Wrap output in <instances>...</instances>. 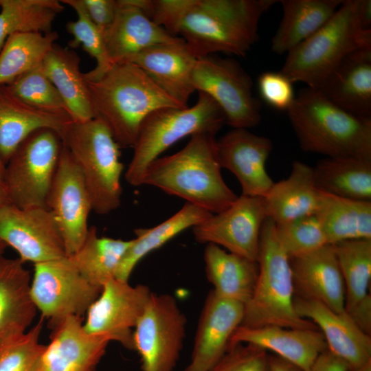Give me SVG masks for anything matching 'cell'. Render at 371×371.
<instances>
[{
    "mask_svg": "<svg viewBox=\"0 0 371 371\" xmlns=\"http://www.w3.org/2000/svg\"><path fill=\"white\" fill-rule=\"evenodd\" d=\"M276 0H148L146 14L196 57L245 56L258 39L261 16Z\"/></svg>",
    "mask_w": 371,
    "mask_h": 371,
    "instance_id": "obj_1",
    "label": "cell"
},
{
    "mask_svg": "<svg viewBox=\"0 0 371 371\" xmlns=\"http://www.w3.org/2000/svg\"><path fill=\"white\" fill-rule=\"evenodd\" d=\"M86 81L94 117L104 124L120 148L133 146L143 121L153 111L187 107L131 63H116L98 79Z\"/></svg>",
    "mask_w": 371,
    "mask_h": 371,
    "instance_id": "obj_2",
    "label": "cell"
},
{
    "mask_svg": "<svg viewBox=\"0 0 371 371\" xmlns=\"http://www.w3.org/2000/svg\"><path fill=\"white\" fill-rule=\"evenodd\" d=\"M142 185L156 187L212 214L229 207L238 196L221 175L216 135L201 133L171 155L158 157L146 168Z\"/></svg>",
    "mask_w": 371,
    "mask_h": 371,
    "instance_id": "obj_3",
    "label": "cell"
},
{
    "mask_svg": "<svg viewBox=\"0 0 371 371\" xmlns=\"http://www.w3.org/2000/svg\"><path fill=\"white\" fill-rule=\"evenodd\" d=\"M286 112L304 151L326 157H371V117L342 109L321 90L300 89Z\"/></svg>",
    "mask_w": 371,
    "mask_h": 371,
    "instance_id": "obj_4",
    "label": "cell"
},
{
    "mask_svg": "<svg viewBox=\"0 0 371 371\" xmlns=\"http://www.w3.org/2000/svg\"><path fill=\"white\" fill-rule=\"evenodd\" d=\"M371 47V30L363 27L358 0H343L330 19L286 53L280 71L293 83L320 89L352 52Z\"/></svg>",
    "mask_w": 371,
    "mask_h": 371,
    "instance_id": "obj_5",
    "label": "cell"
},
{
    "mask_svg": "<svg viewBox=\"0 0 371 371\" xmlns=\"http://www.w3.org/2000/svg\"><path fill=\"white\" fill-rule=\"evenodd\" d=\"M257 262L258 276L252 296L245 305L241 325L318 329L296 312L290 258L278 240L275 223L269 217L261 229Z\"/></svg>",
    "mask_w": 371,
    "mask_h": 371,
    "instance_id": "obj_6",
    "label": "cell"
},
{
    "mask_svg": "<svg viewBox=\"0 0 371 371\" xmlns=\"http://www.w3.org/2000/svg\"><path fill=\"white\" fill-rule=\"evenodd\" d=\"M61 139L82 174L92 210L106 214L117 209L122 201L124 166L120 147L108 128L95 117L74 122Z\"/></svg>",
    "mask_w": 371,
    "mask_h": 371,
    "instance_id": "obj_7",
    "label": "cell"
},
{
    "mask_svg": "<svg viewBox=\"0 0 371 371\" xmlns=\"http://www.w3.org/2000/svg\"><path fill=\"white\" fill-rule=\"evenodd\" d=\"M198 93V100L192 106L161 108L144 119L124 174L131 186H142L148 166L177 142L196 133L216 135L226 123L223 112L214 100L203 92Z\"/></svg>",
    "mask_w": 371,
    "mask_h": 371,
    "instance_id": "obj_8",
    "label": "cell"
},
{
    "mask_svg": "<svg viewBox=\"0 0 371 371\" xmlns=\"http://www.w3.org/2000/svg\"><path fill=\"white\" fill-rule=\"evenodd\" d=\"M63 147L61 137L50 128L36 130L21 143L2 179L10 203L21 208L45 207Z\"/></svg>",
    "mask_w": 371,
    "mask_h": 371,
    "instance_id": "obj_9",
    "label": "cell"
},
{
    "mask_svg": "<svg viewBox=\"0 0 371 371\" xmlns=\"http://www.w3.org/2000/svg\"><path fill=\"white\" fill-rule=\"evenodd\" d=\"M192 81L195 91L219 106L233 128L248 129L260 123L261 104L253 94L252 79L234 59L214 54L197 58Z\"/></svg>",
    "mask_w": 371,
    "mask_h": 371,
    "instance_id": "obj_10",
    "label": "cell"
},
{
    "mask_svg": "<svg viewBox=\"0 0 371 371\" xmlns=\"http://www.w3.org/2000/svg\"><path fill=\"white\" fill-rule=\"evenodd\" d=\"M101 291L78 272L67 256L34 264L31 297L52 329L69 317H82Z\"/></svg>",
    "mask_w": 371,
    "mask_h": 371,
    "instance_id": "obj_11",
    "label": "cell"
},
{
    "mask_svg": "<svg viewBox=\"0 0 371 371\" xmlns=\"http://www.w3.org/2000/svg\"><path fill=\"white\" fill-rule=\"evenodd\" d=\"M186 317L174 297L152 293L133 330L142 371H173L186 335Z\"/></svg>",
    "mask_w": 371,
    "mask_h": 371,
    "instance_id": "obj_12",
    "label": "cell"
},
{
    "mask_svg": "<svg viewBox=\"0 0 371 371\" xmlns=\"http://www.w3.org/2000/svg\"><path fill=\"white\" fill-rule=\"evenodd\" d=\"M264 197L241 194L225 210L192 227L195 240L212 243L257 261L262 225L267 218Z\"/></svg>",
    "mask_w": 371,
    "mask_h": 371,
    "instance_id": "obj_13",
    "label": "cell"
},
{
    "mask_svg": "<svg viewBox=\"0 0 371 371\" xmlns=\"http://www.w3.org/2000/svg\"><path fill=\"white\" fill-rule=\"evenodd\" d=\"M45 207L59 229L66 256L74 254L87 235L88 217L92 211V205L82 174L64 145Z\"/></svg>",
    "mask_w": 371,
    "mask_h": 371,
    "instance_id": "obj_14",
    "label": "cell"
},
{
    "mask_svg": "<svg viewBox=\"0 0 371 371\" xmlns=\"http://www.w3.org/2000/svg\"><path fill=\"white\" fill-rule=\"evenodd\" d=\"M152 293L146 285L132 286L128 281L110 279L87 312L85 330L91 335H107L111 341L134 350L133 329Z\"/></svg>",
    "mask_w": 371,
    "mask_h": 371,
    "instance_id": "obj_15",
    "label": "cell"
},
{
    "mask_svg": "<svg viewBox=\"0 0 371 371\" xmlns=\"http://www.w3.org/2000/svg\"><path fill=\"white\" fill-rule=\"evenodd\" d=\"M0 240L24 263L44 262L66 256L63 240L45 207L21 208L9 203L0 208Z\"/></svg>",
    "mask_w": 371,
    "mask_h": 371,
    "instance_id": "obj_16",
    "label": "cell"
},
{
    "mask_svg": "<svg viewBox=\"0 0 371 371\" xmlns=\"http://www.w3.org/2000/svg\"><path fill=\"white\" fill-rule=\"evenodd\" d=\"M221 168L238 179L242 194L264 197L273 181L266 169L273 148L271 141L246 128H233L216 139Z\"/></svg>",
    "mask_w": 371,
    "mask_h": 371,
    "instance_id": "obj_17",
    "label": "cell"
},
{
    "mask_svg": "<svg viewBox=\"0 0 371 371\" xmlns=\"http://www.w3.org/2000/svg\"><path fill=\"white\" fill-rule=\"evenodd\" d=\"M244 314L243 304L210 291L199 319L191 359L184 371H210L227 352Z\"/></svg>",
    "mask_w": 371,
    "mask_h": 371,
    "instance_id": "obj_18",
    "label": "cell"
},
{
    "mask_svg": "<svg viewBox=\"0 0 371 371\" xmlns=\"http://www.w3.org/2000/svg\"><path fill=\"white\" fill-rule=\"evenodd\" d=\"M111 338L87 333L82 317H69L52 329L34 371H95Z\"/></svg>",
    "mask_w": 371,
    "mask_h": 371,
    "instance_id": "obj_19",
    "label": "cell"
},
{
    "mask_svg": "<svg viewBox=\"0 0 371 371\" xmlns=\"http://www.w3.org/2000/svg\"><path fill=\"white\" fill-rule=\"evenodd\" d=\"M196 59L186 43L178 37L173 41L151 46L120 62L138 66L164 92L188 106V100L195 91L192 76Z\"/></svg>",
    "mask_w": 371,
    "mask_h": 371,
    "instance_id": "obj_20",
    "label": "cell"
},
{
    "mask_svg": "<svg viewBox=\"0 0 371 371\" xmlns=\"http://www.w3.org/2000/svg\"><path fill=\"white\" fill-rule=\"evenodd\" d=\"M297 313L312 322L323 334L328 350L343 359L349 371L371 360V337L361 331L346 311L335 312L315 300L297 296Z\"/></svg>",
    "mask_w": 371,
    "mask_h": 371,
    "instance_id": "obj_21",
    "label": "cell"
},
{
    "mask_svg": "<svg viewBox=\"0 0 371 371\" xmlns=\"http://www.w3.org/2000/svg\"><path fill=\"white\" fill-rule=\"evenodd\" d=\"M290 261L295 296L317 301L335 312L345 311V285L333 245Z\"/></svg>",
    "mask_w": 371,
    "mask_h": 371,
    "instance_id": "obj_22",
    "label": "cell"
},
{
    "mask_svg": "<svg viewBox=\"0 0 371 371\" xmlns=\"http://www.w3.org/2000/svg\"><path fill=\"white\" fill-rule=\"evenodd\" d=\"M240 343L272 351L303 371H309L317 357L328 349L324 337L319 329L272 325L254 328L239 326L230 339L229 348Z\"/></svg>",
    "mask_w": 371,
    "mask_h": 371,
    "instance_id": "obj_23",
    "label": "cell"
},
{
    "mask_svg": "<svg viewBox=\"0 0 371 371\" xmlns=\"http://www.w3.org/2000/svg\"><path fill=\"white\" fill-rule=\"evenodd\" d=\"M74 120L66 111L39 109L21 100L0 86V157L7 164L21 143L41 128H50L62 137Z\"/></svg>",
    "mask_w": 371,
    "mask_h": 371,
    "instance_id": "obj_24",
    "label": "cell"
},
{
    "mask_svg": "<svg viewBox=\"0 0 371 371\" xmlns=\"http://www.w3.org/2000/svg\"><path fill=\"white\" fill-rule=\"evenodd\" d=\"M113 23L103 34L106 53L113 64L151 46L171 42L179 36L154 23L137 0H117Z\"/></svg>",
    "mask_w": 371,
    "mask_h": 371,
    "instance_id": "obj_25",
    "label": "cell"
},
{
    "mask_svg": "<svg viewBox=\"0 0 371 371\" xmlns=\"http://www.w3.org/2000/svg\"><path fill=\"white\" fill-rule=\"evenodd\" d=\"M31 282L19 258L0 257V346L25 334L34 319Z\"/></svg>",
    "mask_w": 371,
    "mask_h": 371,
    "instance_id": "obj_26",
    "label": "cell"
},
{
    "mask_svg": "<svg viewBox=\"0 0 371 371\" xmlns=\"http://www.w3.org/2000/svg\"><path fill=\"white\" fill-rule=\"evenodd\" d=\"M322 196L323 192L316 186L313 167L295 161L289 176L274 182L264 196L267 216L277 225L316 214Z\"/></svg>",
    "mask_w": 371,
    "mask_h": 371,
    "instance_id": "obj_27",
    "label": "cell"
},
{
    "mask_svg": "<svg viewBox=\"0 0 371 371\" xmlns=\"http://www.w3.org/2000/svg\"><path fill=\"white\" fill-rule=\"evenodd\" d=\"M319 90L342 109L371 117V47L350 54Z\"/></svg>",
    "mask_w": 371,
    "mask_h": 371,
    "instance_id": "obj_28",
    "label": "cell"
},
{
    "mask_svg": "<svg viewBox=\"0 0 371 371\" xmlns=\"http://www.w3.org/2000/svg\"><path fill=\"white\" fill-rule=\"evenodd\" d=\"M80 58L72 49L54 43L45 56L43 70L57 89L68 113L76 122L94 118Z\"/></svg>",
    "mask_w": 371,
    "mask_h": 371,
    "instance_id": "obj_29",
    "label": "cell"
},
{
    "mask_svg": "<svg viewBox=\"0 0 371 371\" xmlns=\"http://www.w3.org/2000/svg\"><path fill=\"white\" fill-rule=\"evenodd\" d=\"M205 273L218 295L245 305L252 296L258 263L207 243L203 254Z\"/></svg>",
    "mask_w": 371,
    "mask_h": 371,
    "instance_id": "obj_30",
    "label": "cell"
},
{
    "mask_svg": "<svg viewBox=\"0 0 371 371\" xmlns=\"http://www.w3.org/2000/svg\"><path fill=\"white\" fill-rule=\"evenodd\" d=\"M343 0H280L283 15L271 39V49L287 53L310 37L333 16Z\"/></svg>",
    "mask_w": 371,
    "mask_h": 371,
    "instance_id": "obj_31",
    "label": "cell"
},
{
    "mask_svg": "<svg viewBox=\"0 0 371 371\" xmlns=\"http://www.w3.org/2000/svg\"><path fill=\"white\" fill-rule=\"evenodd\" d=\"M316 186L334 196L371 201V157H325L313 167Z\"/></svg>",
    "mask_w": 371,
    "mask_h": 371,
    "instance_id": "obj_32",
    "label": "cell"
},
{
    "mask_svg": "<svg viewBox=\"0 0 371 371\" xmlns=\"http://www.w3.org/2000/svg\"><path fill=\"white\" fill-rule=\"evenodd\" d=\"M212 213L188 203L174 215L151 228L135 229L136 237L126 251L115 271V278L128 282L138 262L184 230L193 227Z\"/></svg>",
    "mask_w": 371,
    "mask_h": 371,
    "instance_id": "obj_33",
    "label": "cell"
},
{
    "mask_svg": "<svg viewBox=\"0 0 371 371\" xmlns=\"http://www.w3.org/2000/svg\"><path fill=\"white\" fill-rule=\"evenodd\" d=\"M316 215L328 244L371 239V201L350 199L323 192Z\"/></svg>",
    "mask_w": 371,
    "mask_h": 371,
    "instance_id": "obj_34",
    "label": "cell"
},
{
    "mask_svg": "<svg viewBox=\"0 0 371 371\" xmlns=\"http://www.w3.org/2000/svg\"><path fill=\"white\" fill-rule=\"evenodd\" d=\"M131 243L132 239L99 236L96 228L91 227L81 247L67 257L90 284L102 290L107 281L115 278L119 263Z\"/></svg>",
    "mask_w": 371,
    "mask_h": 371,
    "instance_id": "obj_35",
    "label": "cell"
},
{
    "mask_svg": "<svg viewBox=\"0 0 371 371\" xmlns=\"http://www.w3.org/2000/svg\"><path fill=\"white\" fill-rule=\"evenodd\" d=\"M0 50L16 33L52 32V23L64 7L57 0H0Z\"/></svg>",
    "mask_w": 371,
    "mask_h": 371,
    "instance_id": "obj_36",
    "label": "cell"
},
{
    "mask_svg": "<svg viewBox=\"0 0 371 371\" xmlns=\"http://www.w3.org/2000/svg\"><path fill=\"white\" fill-rule=\"evenodd\" d=\"M58 38L54 31L10 35L0 52V86L12 83L41 65Z\"/></svg>",
    "mask_w": 371,
    "mask_h": 371,
    "instance_id": "obj_37",
    "label": "cell"
},
{
    "mask_svg": "<svg viewBox=\"0 0 371 371\" xmlns=\"http://www.w3.org/2000/svg\"><path fill=\"white\" fill-rule=\"evenodd\" d=\"M333 246L344 282L346 311L369 293L371 239L344 240Z\"/></svg>",
    "mask_w": 371,
    "mask_h": 371,
    "instance_id": "obj_38",
    "label": "cell"
},
{
    "mask_svg": "<svg viewBox=\"0 0 371 371\" xmlns=\"http://www.w3.org/2000/svg\"><path fill=\"white\" fill-rule=\"evenodd\" d=\"M60 2L72 8L78 19L69 21L66 25L67 32L73 36L68 43L69 47L77 48L81 45L96 61L95 67L84 74L86 80H94L100 78L113 65L105 48L102 34L91 21L80 0H61Z\"/></svg>",
    "mask_w": 371,
    "mask_h": 371,
    "instance_id": "obj_39",
    "label": "cell"
},
{
    "mask_svg": "<svg viewBox=\"0 0 371 371\" xmlns=\"http://www.w3.org/2000/svg\"><path fill=\"white\" fill-rule=\"evenodd\" d=\"M277 236L290 259L328 244L316 214L276 224Z\"/></svg>",
    "mask_w": 371,
    "mask_h": 371,
    "instance_id": "obj_40",
    "label": "cell"
},
{
    "mask_svg": "<svg viewBox=\"0 0 371 371\" xmlns=\"http://www.w3.org/2000/svg\"><path fill=\"white\" fill-rule=\"evenodd\" d=\"M5 85L12 94L28 104L68 113L57 89L45 74L42 63Z\"/></svg>",
    "mask_w": 371,
    "mask_h": 371,
    "instance_id": "obj_41",
    "label": "cell"
},
{
    "mask_svg": "<svg viewBox=\"0 0 371 371\" xmlns=\"http://www.w3.org/2000/svg\"><path fill=\"white\" fill-rule=\"evenodd\" d=\"M44 318L10 342L0 355V371H34L45 345L39 342Z\"/></svg>",
    "mask_w": 371,
    "mask_h": 371,
    "instance_id": "obj_42",
    "label": "cell"
},
{
    "mask_svg": "<svg viewBox=\"0 0 371 371\" xmlns=\"http://www.w3.org/2000/svg\"><path fill=\"white\" fill-rule=\"evenodd\" d=\"M210 371H269V355L259 346L236 344Z\"/></svg>",
    "mask_w": 371,
    "mask_h": 371,
    "instance_id": "obj_43",
    "label": "cell"
},
{
    "mask_svg": "<svg viewBox=\"0 0 371 371\" xmlns=\"http://www.w3.org/2000/svg\"><path fill=\"white\" fill-rule=\"evenodd\" d=\"M261 98L271 107L286 111L295 99L293 82L280 71H266L258 78Z\"/></svg>",
    "mask_w": 371,
    "mask_h": 371,
    "instance_id": "obj_44",
    "label": "cell"
},
{
    "mask_svg": "<svg viewBox=\"0 0 371 371\" xmlns=\"http://www.w3.org/2000/svg\"><path fill=\"white\" fill-rule=\"evenodd\" d=\"M87 14L103 34L113 22L117 0H80Z\"/></svg>",
    "mask_w": 371,
    "mask_h": 371,
    "instance_id": "obj_45",
    "label": "cell"
},
{
    "mask_svg": "<svg viewBox=\"0 0 371 371\" xmlns=\"http://www.w3.org/2000/svg\"><path fill=\"white\" fill-rule=\"evenodd\" d=\"M346 312L361 331L368 335H371V296L370 293Z\"/></svg>",
    "mask_w": 371,
    "mask_h": 371,
    "instance_id": "obj_46",
    "label": "cell"
},
{
    "mask_svg": "<svg viewBox=\"0 0 371 371\" xmlns=\"http://www.w3.org/2000/svg\"><path fill=\"white\" fill-rule=\"evenodd\" d=\"M309 371H349V367L327 349L317 357Z\"/></svg>",
    "mask_w": 371,
    "mask_h": 371,
    "instance_id": "obj_47",
    "label": "cell"
},
{
    "mask_svg": "<svg viewBox=\"0 0 371 371\" xmlns=\"http://www.w3.org/2000/svg\"><path fill=\"white\" fill-rule=\"evenodd\" d=\"M269 371H303L298 366L276 355H269Z\"/></svg>",
    "mask_w": 371,
    "mask_h": 371,
    "instance_id": "obj_48",
    "label": "cell"
},
{
    "mask_svg": "<svg viewBox=\"0 0 371 371\" xmlns=\"http://www.w3.org/2000/svg\"><path fill=\"white\" fill-rule=\"evenodd\" d=\"M359 16L363 27L371 30V1L358 0Z\"/></svg>",
    "mask_w": 371,
    "mask_h": 371,
    "instance_id": "obj_49",
    "label": "cell"
},
{
    "mask_svg": "<svg viewBox=\"0 0 371 371\" xmlns=\"http://www.w3.org/2000/svg\"><path fill=\"white\" fill-rule=\"evenodd\" d=\"M10 203L3 181L0 180V208Z\"/></svg>",
    "mask_w": 371,
    "mask_h": 371,
    "instance_id": "obj_50",
    "label": "cell"
},
{
    "mask_svg": "<svg viewBox=\"0 0 371 371\" xmlns=\"http://www.w3.org/2000/svg\"><path fill=\"white\" fill-rule=\"evenodd\" d=\"M351 371H371V360Z\"/></svg>",
    "mask_w": 371,
    "mask_h": 371,
    "instance_id": "obj_51",
    "label": "cell"
},
{
    "mask_svg": "<svg viewBox=\"0 0 371 371\" xmlns=\"http://www.w3.org/2000/svg\"><path fill=\"white\" fill-rule=\"evenodd\" d=\"M5 167V165L2 161L1 158L0 157V180L1 181H2L3 177Z\"/></svg>",
    "mask_w": 371,
    "mask_h": 371,
    "instance_id": "obj_52",
    "label": "cell"
},
{
    "mask_svg": "<svg viewBox=\"0 0 371 371\" xmlns=\"http://www.w3.org/2000/svg\"><path fill=\"white\" fill-rule=\"evenodd\" d=\"M7 247L6 244L0 240V257L3 256Z\"/></svg>",
    "mask_w": 371,
    "mask_h": 371,
    "instance_id": "obj_53",
    "label": "cell"
},
{
    "mask_svg": "<svg viewBox=\"0 0 371 371\" xmlns=\"http://www.w3.org/2000/svg\"><path fill=\"white\" fill-rule=\"evenodd\" d=\"M11 341H10V342H11ZM10 342L6 343V344H4L0 346V355H1V352H3V350H4V348H5V346H6Z\"/></svg>",
    "mask_w": 371,
    "mask_h": 371,
    "instance_id": "obj_54",
    "label": "cell"
}]
</instances>
